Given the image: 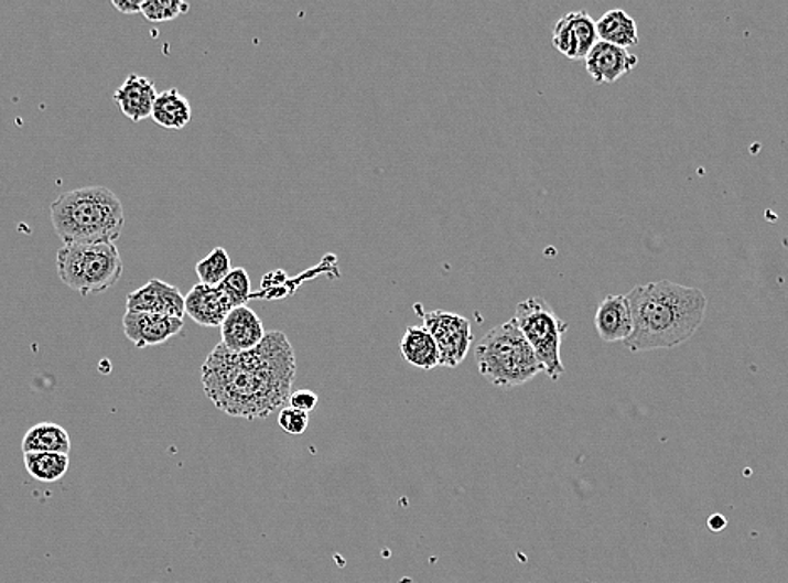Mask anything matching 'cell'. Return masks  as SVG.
I'll return each instance as SVG.
<instances>
[{"mask_svg": "<svg viewBox=\"0 0 788 583\" xmlns=\"http://www.w3.org/2000/svg\"><path fill=\"white\" fill-rule=\"evenodd\" d=\"M708 527L711 531H722L726 528V518L722 515H713V517L708 520Z\"/></svg>", "mask_w": 788, "mask_h": 583, "instance_id": "27", "label": "cell"}, {"mask_svg": "<svg viewBox=\"0 0 788 583\" xmlns=\"http://www.w3.org/2000/svg\"><path fill=\"white\" fill-rule=\"evenodd\" d=\"M265 323L256 315L255 310L246 306L234 307L220 326L223 345L233 354H245L255 350L266 338Z\"/></svg>", "mask_w": 788, "mask_h": 583, "instance_id": "11", "label": "cell"}, {"mask_svg": "<svg viewBox=\"0 0 788 583\" xmlns=\"http://www.w3.org/2000/svg\"><path fill=\"white\" fill-rule=\"evenodd\" d=\"M111 4H114V8L120 11L121 14H142L145 0H121V2L114 0Z\"/></svg>", "mask_w": 788, "mask_h": 583, "instance_id": "26", "label": "cell"}, {"mask_svg": "<svg viewBox=\"0 0 788 583\" xmlns=\"http://www.w3.org/2000/svg\"><path fill=\"white\" fill-rule=\"evenodd\" d=\"M597 34L598 41L626 47V50L639 44L636 21L623 9H612V11L605 12L597 21Z\"/></svg>", "mask_w": 788, "mask_h": 583, "instance_id": "19", "label": "cell"}, {"mask_svg": "<svg viewBox=\"0 0 788 583\" xmlns=\"http://www.w3.org/2000/svg\"><path fill=\"white\" fill-rule=\"evenodd\" d=\"M22 453H60L67 454L72 451V438L66 429L53 422H41L25 432L22 439Z\"/></svg>", "mask_w": 788, "mask_h": 583, "instance_id": "17", "label": "cell"}, {"mask_svg": "<svg viewBox=\"0 0 788 583\" xmlns=\"http://www.w3.org/2000/svg\"><path fill=\"white\" fill-rule=\"evenodd\" d=\"M419 313L424 320L422 325L431 332L438 343L441 367H460L469 352L471 343H473L469 320L456 315V313L442 312V310Z\"/></svg>", "mask_w": 788, "mask_h": 583, "instance_id": "7", "label": "cell"}, {"mask_svg": "<svg viewBox=\"0 0 788 583\" xmlns=\"http://www.w3.org/2000/svg\"><path fill=\"white\" fill-rule=\"evenodd\" d=\"M278 424L287 434L301 435L306 432L310 425V414L294 409V407H284L278 415Z\"/></svg>", "mask_w": 788, "mask_h": 583, "instance_id": "24", "label": "cell"}, {"mask_svg": "<svg viewBox=\"0 0 788 583\" xmlns=\"http://www.w3.org/2000/svg\"><path fill=\"white\" fill-rule=\"evenodd\" d=\"M57 277L82 296L114 288L123 274V261L115 242L67 245L57 251Z\"/></svg>", "mask_w": 788, "mask_h": 583, "instance_id": "5", "label": "cell"}, {"mask_svg": "<svg viewBox=\"0 0 788 583\" xmlns=\"http://www.w3.org/2000/svg\"><path fill=\"white\" fill-rule=\"evenodd\" d=\"M152 120L159 127L169 128V130H182L192 120L191 102L184 95H181L177 88L165 89L156 98Z\"/></svg>", "mask_w": 788, "mask_h": 583, "instance_id": "18", "label": "cell"}, {"mask_svg": "<svg viewBox=\"0 0 788 583\" xmlns=\"http://www.w3.org/2000/svg\"><path fill=\"white\" fill-rule=\"evenodd\" d=\"M127 312L155 313V315L184 319L185 296L174 284L162 280H150L127 298Z\"/></svg>", "mask_w": 788, "mask_h": 583, "instance_id": "10", "label": "cell"}, {"mask_svg": "<svg viewBox=\"0 0 788 583\" xmlns=\"http://www.w3.org/2000/svg\"><path fill=\"white\" fill-rule=\"evenodd\" d=\"M125 336L134 343V347H156L170 338L181 335L184 319L155 315V313L127 312L123 316Z\"/></svg>", "mask_w": 788, "mask_h": 583, "instance_id": "9", "label": "cell"}, {"mask_svg": "<svg viewBox=\"0 0 788 583\" xmlns=\"http://www.w3.org/2000/svg\"><path fill=\"white\" fill-rule=\"evenodd\" d=\"M512 322L523 333L537 357L544 367V374L552 380H559L565 371L560 357L562 338L569 330V323L563 322L543 298L531 296L518 303Z\"/></svg>", "mask_w": 788, "mask_h": 583, "instance_id": "6", "label": "cell"}, {"mask_svg": "<svg viewBox=\"0 0 788 583\" xmlns=\"http://www.w3.org/2000/svg\"><path fill=\"white\" fill-rule=\"evenodd\" d=\"M400 354L407 364L422 370H432L441 365L438 343L424 325L407 328L400 342Z\"/></svg>", "mask_w": 788, "mask_h": 583, "instance_id": "16", "label": "cell"}, {"mask_svg": "<svg viewBox=\"0 0 788 583\" xmlns=\"http://www.w3.org/2000/svg\"><path fill=\"white\" fill-rule=\"evenodd\" d=\"M24 467L29 476L41 483H57L69 469V456L60 453L24 454Z\"/></svg>", "mask_w": 788, "mask_h": 583, "instance_id": "20", "label": "cell"}, {"mask_svg": "<svg viewBox=\"0 0 788 583\" xmlns=\"http://www.w3.org/2000/svg\"><path fill=\"white\" fill-rule=\"evenodd\" d=\"M188 9L191 6L182 0H145L142 14L150 22H166L185 14Z\"/></svg>", "mask_w": 788, "mask_h": 583, "instance_id": "23", "label": "cell"}, {"mask_svg": "<svg viewBox=\"0 0 788 583\" xmlns=\"http://www.w3.org/2000/svg\"><path fill=\"white\" fill-rule=\"evenodd\" d=\"M233 269L230 268L229 252L224 248L213 249L195 266L198 281L205 287H219L229 277Z\"/></svg>", "mask_w": 788, "mask_h": 583, "instance_id": "21", "label": "cell"}, {"mask_svg": "<svg viewBox=\"0 0 788 583\" xmlns=\"http://www.w3.org/2000/svg\"><path fill=\"white\" fill-rule=\"evenodd\" d=\"M637 64L639 57L636 54L630 53L626 47L614 46L604 41H598L585 60L589 75L597 85L617 82L633 72Z\"/></svg>", "mask_w": 788, "mask_h": 583, "instance_id": "12", "label": "cell"}, {"mask_svg": "<svg viewBox=\"0 0 788 583\" xmlns=\"http://www.w3.org/2000/svg\"><path fill=\"white\" fill-rule=\"evenodd\" d=\"M319 396H316L313 390H294L293 396H291L290 399V407H294V409L310 414V412L315 410L316 406H319Z\"/></svg>", "mask_w": 788, "mask_h": 583, "instance_id": "25", "label": "cell"}, {"mask_svg": "<svg viewBox=\"0 0 788 583\" xmlns=\"http://www.w3.org/2000/svg\"><path fill=\"white\" fill-rule=\"evenodd\" d=\"M51 223L64 246L115 242L125 226L123 204L107 187L75 188L51 204Z\"/></svg>", "mask_w": 788, "mask_h": 583, "instance_id": "3", "label": "cell"}, {"mask_svg": "<svg viewBox=\"0 0 788 583\" xmlns=\"http://www.w3.org/2000/svg\"><path fill=\"white\" fill-rule=\"evenodd\" d=\"M159 95L152 79L145 78V76L130 75L125 79L123 85L115 91L114 98L121 114L128 120L140 123L145 118H152L153 107H155Z\"/></svg>", "mask_w": 788, "mask_h": 583, "instance_id": "15", "label": "cell"}, {"mask_svg": "<svg viewBox=\"0 0 788 583\" xmlns=\"http://www.w3.org/2000/svg\"><path fill=\"white\" fill-rule=\"evenodd\" d=\"M220 291L229 298L234 307L246 306L251 300V280L245 268H234L229 277L219 284Z\"/></svg>", "mask_w": 788, "mask_h": 583, "instance_id": "22", "label": "cell"}, {"mask_svg": "<svg viewBox=\"0 0 788 583\" xmlns=\"http://www.w3.org/2000/svg\"><path fill=\"white\" fill-rule=\"evenodd\" d=\"M296 355L283 332H269L261 345L233 354L219 343L201 368L205 396L230 418L266 419L293 396Z\"/></svg>", "mask_w": 788, "mask_h": 583, "instance_id": "1", "label": "cell"}, {"mask_svg": "<svg viewBox=\"0 0 788 583\" xmlns=\"http://www.w3.org/2000/svg\"><path fill=\"white\" fill-rule=\"evenodd\" d=\"M234 306L219 287L198 283L185 296V312L197 325L216 328L223 326Z\"/></svg>", "mask_w": 788, "mask_h": 583, "instance_id": "14", "label": "cell"}, {"mask_svg": "<svg viewBox=\"0 0 788 583\" xmlns=\"http://www.w3.org/2000/svg\"><path fill=\"white\" fill-rule=\"evenodd\" d=\"M552 43L569 60H587L598 43L597 22L587 11L569 12L553 25Z\"/></svg>", "mask_w": 788, "mask_h": 583, "instance_id": "8", "label": "cell"}, {"mask_svg": "<svg viewBox=\"0 0 788 583\" xmlns=\"http://www.w3.org/2000/svg\"><path fill=\"white\" fill-rule=\"evenodd\" d=\"M594 323L604 342L626 343L634 332L633 307L627 294H608L604 298L595 312Z\"/></svg>", "mask_w": 788, "mask_h": 583, "instance_id": "13", "label": "cell"}, {"mask_svg": "<svg viewBox=\"0 0 788 583\" xmlns=\"http://www.w3.org/2000/svg\"><path fill=\"white\" fill-rule=\"evenodd\" d=\"M633 307L630 352L674 348L688 342L703 323L708 300L700 288L672 281L640 284L627 293Z\"/></svg>", "mask_w": 788, "mask_h": 583, "instance_id": "2", "label": "cell"}, {"mask_svg": "<svg viewBox=\"0 0 788 583\" xmlns=\"http://www.w3.org/2000/svg\"><path fill=\"white\" fill-rule=\"evenodd\" d=\"M476 360L479 374L499 389L525 386L544 374L543 364L512 320L483 336L477 343Z\"/></svg>", "mask_w": 788, "mask_h": 583, "instance_id": "4", "label": "cell"}]
</instances>
